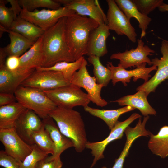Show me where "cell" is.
Instances as JSON below:
<instances>
[{
    "mask_svg": "<svg viewBox=\"0 0 168 168\" xmlns=\"http://www.w3.org/2000/svg\"><path fill=\"white\" fill-rule=\"evenodd\" d=\"M16 101L14 94L0 93V106L9 105L15 102Z\"/></svg>",
    "mask_w": 168,
    "mask_h": 168,
    "instance_id": "cell-39",
    "label": "cell"
},
{
    "mask_svg": "<svg viewBox=\"0 0 168 168\" xmlns=\"http://www.w3.org/2000/svg\"><path fill=\"white\" fill-rule=\"evenodd\" d=\"M0 26V32H7L10 38L9 44L3 48L8 56H21L35 42L28 39L16 32L10 29H6Z\"/></svg>",
    "mask_w": 168,
    "mask_h": 168,
    "instance_id": "cell-22",
    "label": "cell"
},
{
    "mask_svg": "<svg viewBox=\"0 0 168 168\" xmlns=\"http://www.w3.org/2000/svg\"><path fill=\"white\" fill-rule=\"evenodd\" d=\"M84 56L72 62L62 61L57 63L49 67H40L35 69L37 70H53L61 72L64 78L70 82L74 74L81 67L84 60Z\"/></svg>",
    "mask_w": 168,
    "mask_h": 168,
    "instance_id": "cell-28",
    "label": "cell"
},
{
    "mask_svg": "<svg viewBox=\"0 0 168 168\" xmlns=\"http://www.w3.org/2000/svg\"><path fill=\"white\" fill-rule=\"evenodd\" d=\"M0 140L6 153L19 161H22L32 151V145L20 137L15 128L0 129Z\"/></svg>",
    "mask_w": 168,
    "mask_h": 168,
    "instance_id": "cell-12",
    "label": "cell"
},
{
    "mask_svg": "<svg viewBox=\"0 0 168 168\" xmlns=\"http://www.w3.org/2000/svg\"><path fill=\"white\" fill-rule=\"evenodd\" d=\"M110 35V29L105 24L99 25L91 32L88 43L86 55L103 57L107 54L106 41Z\"/></svg>",
    "mask_w": 168,
    "mask_h": 168,
    "instance_id": "cell-19",
    "label": "cell"
},
{
    "mask_svg": "<svg viewBox=\"0 0 168 168\" xmlns=\"http://www.w3.org/2000/svg\"><path fill=\"white\" fill-rule=\"evenodd\" d=\"M6 0H0V26L6 29H9L15 18L10 8L6 6Z\"/></svg>",
    "mask_w": 168,
    "mask_h": 168,
    "instance_id": "cell-34",
    "label": "cell"
},
{
    "mask_svg": "<svg viewBox=\"0 0 168 168\" xmlns=\"http://www.w3.org/2000/svg\"><path fill=\"white\" fill-rule=\"evenodd\" d=\"M87 60L92 65L93 72L97 83L102 85L103 87L107 86L111 80V73L110 70L103 65L101 63L100 57L95 55L89 56Z\"/></svg>",
    "mask_w": 168,
    "mask_h": 168,
    "instance_id": "cell-29",
    "label": "cell"
},
{
    "mask_svg": "<svg viewBox=\"0 0 168 168\" xmlns=\"http://www.w3.org/2000/svg\"><path fill=\"white\" fill-rule=\"evenodd\" d=\"M18 2L22 9L30 12L41 7L52 10L62 7L61 5L55 0H19Z\"/></svg>",
    "mask_w": 168,
    "mask_h": 168,
    "instance_id": "cell-31",
    "label": "cell"
},
{
    "mask_svg": "<svg viewBox=\"0 0 168 168\" xmlns=\"http://www.w3.org/2000/svg\"><path fill=\"white\" fill-rule=\"evenodd\" d=\"M49 116L56 122L61 132L72 141L76 152H82L88 141L80 113L73 109L57 106Z\"/></svg>",
    "mask_w": 168,
    "mask_h": 168,
    "instance_id": "cell-3",
    "label": "cell"
},
{
    "mask_svg": "<svg viewBox=\"0 0 168 168\" xmlns=\"http://www.w3.org/2000/svg\"><path fill=\"white\" fill-rule=\"evenodd\" d=\"M67 17L60 18L42 36L43 67H51L57 63L76 61L70 52L65 36Z\"/></svg>",
    "mask_w": 168,
    "mask_h": 168,
    "instance_id": "cell-1",
    "label": "cell"
},
{
    "mask_svg": "<svg viewBox=\"0 0 168 168\" xmlns=\"http://www.w3.org/2000/svg\"><path fill=\"white\" fill-rule=\"evenodd\" d=\"M62 165L60 157L49 161L44 159L37 163L35 168H61Z\"/></svg>",
    "mask_w": 168,
    "mask_h": 168,
    "instance_id": "cell-37",
    "label": "cell"
},
{
    "mask_svg": "<svg viewBox=\"0 0 168 168\" xmlns=\"http://www.w3.org/2000/svg\"><path fill=\"white\" fill-rule=\"evenodd\" d=\"M75 13L74 11L63 6L56 10L35 9L32 12L22 9L19 16L45 31L55 25L60 18Z\"/></svg>",
    "mask_w": 168,
    "mask_h": 168,
    "instance_id": "cell-6",
    "label": "cell"
},
{
    "mask_svg": "<svg viewBox=\"0 0 168 168\" xmlns=\"http://www.w3.org/2000/svg\"><path fill=\"white\" fill-rule=\"evenodd\" d=\"M42 36L34 43L28 50L20 57V66L15 72L20 75H25L31 73L36 68L42 66Z\"/></svg>",
    "mask_w": 168,
    "mask_h": 168,
    "instance_id": "cell-17",
    "label": "cell"
},
{
    "mask_svg": "<svg viewBox=\"0 0 168 168\" xmlns=\"http://www.w3.org/2000/svg\"><path fill=\"white\" fill-rule=\"evenodd\" d=\"M99 25L93 19L76 13L67 17L66 40L69 50L76 60L86 55L90 34Z\"/></svg>",
    "mask_w": 168,
    "mask_h": 168,
    "instance_id": "cell-2",
    "label": "cell"
},
{
    "mask_svg": "<svg viewBox=\"0 0 168 168\" xmlns=\"http://www.w3.org/2000/svg\"><path fill=\"white\" fill-rule=\"evenodd\" d=\"M158 8L161 12L168 11V4L163 2L158 7Z\"/></svg>",
    "mask_w": 168,
    "mask_h": 168,
    "instance_id": "cell-41",
    "label": "cell"
},
{
    "mask_svg": "<svg viewBox=\"0 0 168 168\" xmlns=\"http://www.w3.org/2000/svg\"><path fill=\"white\" fill-rule=\"evenodd\" d=\"M137 42L138 45L135 49L113 54L110 56V59L119 60L118 65L125 69L132 67L137 68L144 63L151 65V60L148 56L154 54L155 51L145 45L142 39H138Z\"/></svg>",
    "mask_w": 168,
    "mask_h": 168,
    "instance_id": "cell-10",
    "label": "cell"
},
{
    "mask_svg": "<svg viewBox=\"0 0 168 168\" xmlns=\"http://www.w3.org/2000/svg\"><path fill=\"white\" fill-rule=\"evenodd\" d=\"M9 29L34 42L41 37L45 31L39 26L19 16L14 20Z\"/></svg>",
    "mask_w": 168,
    "mask_h": 168,
    "instance_id": "cell-26",
    "label": "cell"
},
{
    "mask_svg": "<svg viewBox=\"0 0 168 168\" xmlns=\"http://www.w3.org/2000/svg\"><path fill=\"white\" fill-rule=\"evenodd\" d=\"M33 111L26 109L16 121L15 129L20 137L27 144L33 145L32 133L40 129L44 125L43 121Z\"/></svg>",
    "mask_w": 168,
    "mask_h": 168,
    "instance_id": "cell-15",
    "label": "cell"
},
{
    "mask_svg": "<svg viewBox=\"0 0 168 168\" xmlns=\"http://www.w3.org/2000/svg\"><path fill=\"white\" fill-rule=\"evenodd\" d=\"M31 138L33 144L36 145L41 149L49 154L52 155L54 154V146L53 142L44 125L40 130L33 132Z\"/></svg>",
    "mask_w": 168,
    "mask_h": 168,
    "instance_id": "cell-30",
    "label": "cell"
},
{
    "mask_svg": "<svg viewBox=\"0 0 168 168\" xmlns=\"http://www.w3.org/2000/svg\"><path fill=\"white\" fill-rule=\"evenodd\" d=\"M120 9L130 21L132 18H135L139 23V27L141 30L140 38L144 37L152 19L147 16L141 13L132 0H115Z\"/></svg>",
    "mask_w": 168,
    "mask_h": 168,
    "instance_id": "cell-23",
    "label": "cell"
},
{
    "mask_svg": "<svg viewBox=\"0 0 168 168\" xmlns=\"http://www.w3.org/2000/svg\"><path fill=\"white\" fill-rule=\"evenodd\" d=\"M148 146L152 153L164 159L168 156V125L161 127L156 135L152 133Z\"/></svg>",
    "mask_w": 168,
    "mask_h": 168,
    "instance_id": "cell-27",
    "label": "cell"
},
{
    "mask_svg": "<svg viewBox=\"0 0 168 168\" xmlns=\"http://www.w3.org/2000/svg\"><path fill=\"white\" fill-rule=\"evenodd\" d=\"M138 11L147 16L164 2L162 0H132Z\"/></svg>",
    "mask_w": 168,
    "mask_h": 168,
    "instance_id": "cell-35",
    "label": "cell"
},
{
    "mask_svg": "<svg viewBox=\"0 0 168 168\" xmlns=\"http://www.w3.org/2000/svg\"><path fill=\"white\" fill-rule=\"evenodd\" d=\"M84 109L91 115L104 121L110 130L114 127L121 115L135 109L129 106H126L116 109L104 110L93 108L88 105L84 107Z\"/></svg>",
    "mask_w": 168,
    "mask_h": 168,
    "instance_id": "cell-25",
    "label": "cell"
},
{
    "mask_svg": "<svg viewBox=\"0 0 168 168\" xmlns=\"http://www.w3.org/2000/svg\"><path fill=\"white\" fill-rule=\"evenodd\" d=\"M20 65V57L10 55L6 59L5 66L11 71L16 72L18 69Z\"/></svg>",
    "mask_w": 168,
    "mask_h": 168,
    "instance_id": "cell-38",
    "label": "cell"
},
{
    "mask_svg": "<svg viewBox=\"0 0 168 168\" xmlns=\"http://www.w3.org/2000/svg\"><path fill=\"white\" fill-rule=\"evenodd\" d=\"M147 63H143L142 65L136 68L127 70L119 66H114L112 62H108L107 67L110 70L111 73V81L113 86L119 82H121L124 86L127 85L133 77V80L136 81L138 79H143L146 82L151 77L150 73L153 70H157V67L153 65L149 67H146Z\"/></svg>",
    "mask_w": 168,
    "mask_h": 168,
    "instance_id": "cell-14",
    "label": "cell"
},
{
    "mask_svg": "<svg viewBox=\"0 0 168 168\" xmlns=\"http://www.w3.org/2000/svg\"><path fill=\"white\" fill-rule=\"evenodd\" d=\"M87 62L85 59L79 70L74 74L70 83L80 88H83L87 92L91 101L97 106L103 107L108 102L100 95L103 86L98 84L95 77L89 74L86 66Z\"/></svg>",
    "mask_w": 168,
    "mask_h": 168,
    "instance_id": "cell-8",
    "label": "cell"
},
{
    "mask_svg": "<svg viewBox=\"0 0 168 168\" xmlns=\"http://www.w3.org/2000/svg\"><path fill=\"white\" fill-rule=\"evenodd\" d=\"M32 151L22 161H19L20 168H35L40 161L48 156L49 154L42 150L36 145H32Z\"/></svg>",
    "mask_w": 168,
    "mask_h": 168,
    "instance_id": "cell-32",
    "label": "cell"
},
{
    "mask_svg": "<svg viewBox=\"0 0 168 168\" xmlns=\"http://www.w3.org/2000/svg\"><path fill=\"white\" fill-rule=\"evenodd\" d=\"M141 117V116L138 113H133L124 121H118L111 130L108 136L105 139L98 142H90L88 141L86 148L91 150V153L94 156L90 168L94 166L98 160L104 158L103 153L107 145L114 140L121 139L126 128L135 119Z\"/></svg>",
    "mask_w": 168,
    "mask_h": 168,
    "instance_id": "cell-11",
    "label": "cell"
},
{
    "mask_svg": "<svg viewBox=\"0 0 168 168\" xmlns=\"http://www.w3.org/2000/svg\"><path fill=\"white\" fill-rule=\"evenodd\" d=\"M108 5L107 25L110 30L119 35H125L133 43L136 41L137 34L134 28L114 0H107Z\"/></svg>",
    "mask_w": 168,
    "mask_h": 168,
    "instance_id": "cell-9",
    "label": "cell"
},
{
    "mask_svg": "<svg viewBox=\"0 0 168 168\" xmlns=\"http://www.w3.org/2000/svg\"><path fill=\"white\" fill-rule=\"evenodd\" d=\"M44 127L49 134L54 146V154L44 159L49 161L60 157L62 153L68 148L74 147L72 141L60 131L54 119L49 116L43 119Z\"/></svg>",
    "mask_w": 168,
    "mask_h": 168,
    "instance_id": "cell-18",
    "label": "cell"
},
{
    "mask_svg": "<svg viewBox=\"0 0 168 168\" xmlns=\"http://www.w3.org/2000/svg\"><path fill=\"white\" fill-rule=\"evenodd\" d=\"M33 72L20 75L9 70L5 66V61L0 62V93L14 94L22 83Z\"/></svg>",
    "mask_w": 168,
    "mask_h": 168,
    "instance_id": "cell-20",
    "label": "cell"
},
{
    "mask_svg": "<svg viewBox=\"0 0 168 168\" xmlns=\"http://www.w3.org/2000/svg\"><path fill=\"white\" fill-rule=\"evenodd\" d=\"M14 94L17 102L43 119L49 116L50 113L57 106L43 91L39 89L20 86Z\"/></svg>",
    "mask_w": 168,
    "mask_h": 168,
    "instance_id": "cell-4",
    "label": "cell"
},
{
    "mask_svg": "<svg viewBox=\"0 0 168 168\" xmlns=\"http://www.w3.org/2000/svg\"><path fill=\"white\" fill-rule=\"evenodd\" d=\"M101 168H107L106 166H104L102 167Z\"/></svg>",
    "mask_w": 168,
    "mask_h": 168,
    "instance_id": "cell-42",
    "label": "cell"
},
{
    "mask_svg": "<svg viewBox=\"0 0 168 168\" xmlns=\"http://www.w3.org/2000/svg\"><path fill=\"white\" fill-rule=\"evenodd\" d=\"M75 11L78 15L90 18L99 25H107V16L105 14L97 0H70L64 6Z\"/></svg>",
    "mask_w": 168,
    "mask_h": 168,
    "instance_id": "cell-16",
    "label": "cell"
},
{
    "mask_svg": "<svg viewBox=\"0 0 168 168\" xmlns=\"http://www.w3.org/2000/svg\"><path fill=\"white\" fill-rule=\"evenodd\" d=\"M7 3L11 5L10 8L13 12L15 19L19 16L22 10L18 0H6Z\"/></svg>",
    "mask_w": 168,
    "mask_h": 168,
    "instance_id": "cell-40",
    "label": "cell"
},
{
    "mask_svg": "<svg viewBox=\"0 0 168 168\" xmlns=\"http://www.w3.org/2000/svg\"><path fill=\"white\" fill-rule=\"evenodd\" d=\"M0 165L5 168H20L19 161L3 150L0 151Z\"/></svg>",
    "mask_w": 168,
    "mask_h": 168,
    "instance_id": "cell-36",
    "label": "cell"
},
{
    "mask_svg": "<svg viewBox=\"0 0 168 168\" xmlns=\"http://www.w3.org/2000/svg\"><path fill=\"white\" fill-rule=\"evenodd\" d=\"M162 57L160 58H155L151 60L152 65L157 67L156 71L150 79L139 86L137 91L142 90L147 95L155 91L156 88L162 82L168 79V41L163 39L160 48Z\"/></svg>",
    "mask_w": 168,
    "mask_h": 168,
    "instance_id": "cell-13",
    "label": "cell"
},
{
    "mask_svg": "<svg viewBox=\"0 0 168 168\" xmlns=\"http://www.w3.org/2000/svg\"><path fill=\"white\" fill-rule=\"evenodd\" d=\"M147 96L143 91L139 90L135 94L123 96L113 101L120 106H129L138 109L144 116L156 115V112L148 103Z\"/></svg>",
    "mask_w": 168,
    "mask_h": 168,
    "instance_id": "cell-21",
    "label": "cell"
},
{
    "mask_svg": "<svg viewBox=\"0 0 168 168\" xmlns=\"http://www.w3.org/2000/svg\"><path fill=\"white\" fill-rule=\"evenodd\" d=\"M43 91L57 106L66 108L72 109L77 106L85 107L91 101L87 94L72 84Z\"/></svg>",
    "mask_w": 168,
    "mask_h": 168,
    "instance_id": "cell-5",
    "label": "cell"
},
{
    "mask_svg": "<svg viewBox=\"0 0 168 168\" xmlns=\"http://www.w3.org/2000/svg\"><path fill=\"white\" fill-rule=\"evenodd\" d=\"M26 109L17 101L0 106V129L15 128L16 121Z\"/></svg>",
    "mask_w": 168,
    "mask_h": 168,
    "instance_id": "cell-24",
    "label": "cell"
},
{
    "mask_svg": "<svg viewBox=\"0 0 168 168\" xmlns=\"http://www.w3.org/2000/svg\"><path fill=\"white\" fill-rule=\"evenodd\" d=\"M126 142L124 148L119 157L116 160L115 163L112 168H123L125 159L133 142L138 138L137 134L132 130H128L125 133Z\"/></svg>",
    "mask_w": 168,
    "mask_h": 168,
    "instance_id": "cell-33",
    "label": "cell"
},
{
    "mask_svg": "<svg viewBox=\"0 0 168 168\" xmlns=\"http://www.w3.org/2000/svg\"><path fill=\"white\" fill-rule=\"evenodd\" d=\"M71 83L60 72L36 69L21 86L46 91L69 85Z\"/></svg>",
    "mask_w": 168,
    "mask_h": 168,
    "instance_id": "cell-7",
    "label": "cell"
}]
</instances>
